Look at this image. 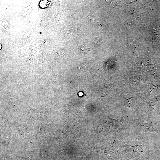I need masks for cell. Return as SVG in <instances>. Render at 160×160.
<instances>
[{"label":"cell","mask_w":160,"mask_h":160,"mask_svg":"<svg viewBox=\"0 0 160 160\" xmlns=\"http://www.w3.org/2000/svg\"><path fill=\"white\" fill-rule=\"evenodd\" d=\"M48 2L47 0L41 1L39 3L40 6L42 8L47 7L48 6Z\"/></svg>","instance_id":"cell-1"},{"label":"cell","mask_w":160,"mask_h":160,"mask_svg":"<svg viewBox=\"0 0 160 160\" xmlns=\"http://www.w3.org/2000/svg\"><path fill=\"white\" fill-rule=\"evenodd\" d=\"M89 51V49L87 46H82L80 49V52L84 54L87 53Z\"/></svg>","instance_id":"cell-2"}]
</instances>
